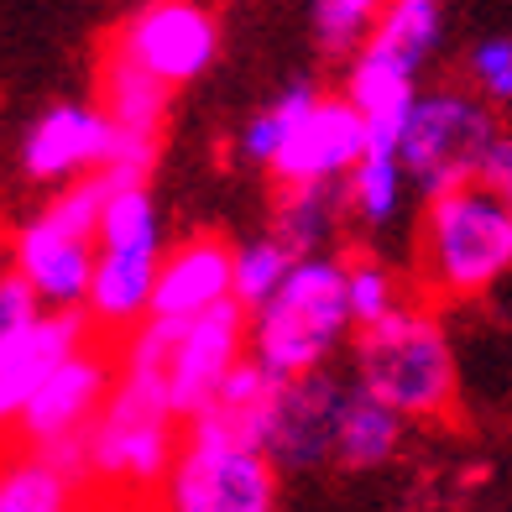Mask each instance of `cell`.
Returning a JSON list of instances; mask_svg holds the SVG:
<instances>
[{
	"instance_id": "obj_1",
	"label": "cell",
	"mask_w": 512,
	"mask_h": 512,
	"mask_svg": "<svg viewBox=\"0 0 512 512\" xmlns=\"http://www.w3.org/2000/svg\"><path fill=\"white\" fill-rule=\"evenodd\" d=\"M413 283L429 304H476L512 283V215L486 183L424 199L413 230Z\"/></svg>"
},
{
	"instance_id": "obj_2",
	"label": "cell",
	"mask_w": 512,
	"mask_h": 512,
	"mask_svg": "<svg viewBox=\"0 0 512 512\" xmlns=\"http://www.w3.org/2000/svg\"><path fill=\"white\" fill-rule=\"evenodd\" d=\"M351 382L387 408H398L408 424H434L455 408L460 392V361L450 324L439 319L429 298H408V304L361 330L351 340Z\"/></svg>"
},
{
	"instance_id": "obj_3",
	"label": "cell",
	"mask_w": 512,
	"mask_h": 512,
	"mask_svg": "<svg viewBox=\"0 0 512 512\" xmlns=\"http://www.w3.org/2000/svg\"><path fill=\"white\" fill-rule=\"evenodd\" d=\"M345 335H356L351 314V262L304 256L288 283L251 314V361L277 382L330 371Z\"/></svg>"
},
{
	"instance_id": "obj_4",
	"label": "cell",
	"mask_w": 512,
	"mask_h": 512,
	"mask_svg": "<svg viewBox=\"0 0 512 512\" xmlns=\"http://www.w3.org/2000/svg\"><path fill=\"white\" fill-rule=\"evenodd\" d=\"M115 361H121V371L162 382L178 418L189 424L230 382V371L251 361V314L230 298L199 319H147L121 340Z\"/></svg>"
},
{
	"instance_id": "obj_5",
	"label": "cell",
	"mask_w": 512,
	"mask_h": 512,
	"mask_svg": "<svg viewBox=\"0 0 512 512\" xmlns=\"http://www.w3.org/2000/svg\"><path fill=\"white\" fill-rule=\"evenodd\" d=\"M105 178H84L48 194L11 230V272L37 293L42 309H84L100 262Z\"/></svg>"
},
{
	"instance_id": "obj_6",
	"label": "cell",
	"mask_w": 512,
	"mask_h": 512,
	"mask_svg": "<svg viewBox=\"0 0 512 512\" xmlns=\"http://www.w3.org/2000/svg\"><path fill=\"white\" fill-rule=\"evenodd\" d=\"M178 429H189V424L178 418L162 382L121 371L105 413L95 418V429L84 439V481L121 486V492H152V486L162 492V481H168V471L178 465V450H183Z\"/></svg>"
},
{
	"instance_id": "obj_7",
	"label": "cell",
	"mask_w": 512,
	"mask_h": 512,
	"mask_svg": "<svg viewBox=\"0 0 512 512\" xmlns=\"http://www.w3.org/2000/svg\"><path fill=\"white\" fill-rule=\"evenodd\" d=\"M110 189V183H105ZM162 215L147 183L105 194V220H100V262L89 283V324L95 330H121L131 335L136 324L152 319V293L162 272Z\"/></svg>"
},
{
	"instance_id": "obj_8",
	"label": "cell",
	"mask_w": 512,
	"mask_h": 512,
	"mask_svg": "<svg viewBox=\"0 0 512 512\" xmlns=\"http://www.w3.org/2000/svg\"><path fill=\"white\" fill-rule=\"evenodd\" d=\"M502 142L497 115L476 89H429L403 131V173L418 199H439L465 183H481L486 157Z\"/></svg>"
},
{
	"instance_id": "obj_9",
	"label": "cell",
	"mask_w": 512,
	"mask_h": 512,
	"mask_svg": "<svg viewBox=\"0 0 512 512\" xmlns=\"http://www.w3.org/2000/svg\"><path fill=\"white\" fill-rule=\"evenodd\" d=\"M89 335H95V324L84 309H42L16 272L0 277V418L16 424L32 392L58 366L89 351Z\"/></svg>"
},
{
	"instance_id": "obj_10",
	"label": "cell",
	"mask_w": 512,
	"mask_h": 512,
	"mask_svg": "<svg viewBox=\"0 0 512 512\" xmlns=\"http://www.w3.org/2000/svg\"><path fill=\"white\" fill-rule=\"evenodd\" d=\"M283 471L262 445L183 429L178 465L162 481V512H277Z\"/></svg>"
},
{
	"instance_id": "obj_11",
	"label": "cell",
	"mask_w": 512,
	"mask_h": 512,
	"mask_svg": "<svg viewBox=\"0 0 512 512\" xmlns=\"http://www.w3.org/2000/svg\"><path fill=\"white\" fill-rule=\"evenodd\" d=\"M115 377H121V366L100 345H89L68 366H58L32 392V403L16 413V434L27 445V455H48L74 481H84V439L95 429V418L105 413Z\"/></svg>"
},
{
	"instance_id": "obj_12",
	"label": "cell",
	"mask_w": 512,
	"mask_h": 512,
	"mask_svg": "<svg viewBox=\"0 0 512 512\" xmlns=\"http://www.w3.org/2000/svg\"><path fill=\"white\" fill-rule=\"evenodd\" d=\"M366 147H371V136H366L361 110L345 95H319L293 121L267 178L277 189H345V178L356 173Z\"/></svg>"
},
{
	"instance_id": "obj_13",
	"label": "cell",
	"mask_w": 512,
	"mask_h": 512,
	"mask_svg": "<svg viewBox=\"0 0 512 512\" xmlns=\"http://www.w3.org/2000/svg\"><path fill=\"white\" fill-rule=\"evenodd\" d=\"M110 48H121L131 63H142L157 84H194L220 53L215 16L194 0H147L142 11L126 16Z\"/></svg>"
},
{
	"instance_id": "obj_14",
	"label": "cell",
	"mask_w": 512,
	"mask_h": 512,
	"mask_svg": "<svg viewBox=\"0 0 512 512\" xmlns=\"http://www.w3.org/2000/svg\"><path fill=\"white\" fill-rule=\"evenodd\" d=\"M115 147V126L100 105L89 100H58L37 115V121L21 131V173L32 183H48V189H68V183L100 178Z\"/></svg>"
},
{
	"instance_id": "obj_15",
	"label": "cell",
	"mask_w": 512,
	"mask_h": 512,
	"mask_svg": "<svg viewBox=\"0 0 512 512\" xmlns=\"http://www.w3.org/2000/svg\"><path fill=\"white\" fill-rule=\"evenodd\" d=\"M345 398H351V382L335 377V371H314V377H293L277 387L272 424H267V455L277 471L335 465V434H340Z\"/></svg>"
},
{
	"instance_id": "obj_16",
	"label": "cell",
	"mask_w": 512,
	"mask_h": 512,
	"mask_svg": "<svg viewBox=\"0 0 512 512\" xmlns=\"http://www.w3.org/2000/svg\"><path fill=\"white\" fill-rule=\"evenodd\" d=\"M236 298V246L220 236H189L168 246L152 293V319H199Z\"/></svg>"
},
{
	"instance_id": "obj_17",
	"label": "cell",
	"mask_w": 512,
	"mask_h": 512,
	"mask_svg": "<svg viewBox=\"0 0 512 512\" xmlns=\"http://www.w3.org/2000/svg\"><path fill=\"white\" fill-rule=\"evenodd\" d=\"M277 387L283 382L267 377L256 361H241L236 371H230V382L189 418V429L194 434H220V439H246V445L267 450V424H272Z\"/></svg>"
},
{
	"instance_id": "obj_18",
	"label": "cell",
	"mask_w": 512,
	"mask_h": 512,
	"mask_svg": "<svg viewBox=\"0 0 512 512\" xmlns=\"http://www.w3.org/2000/svg\"><path fill=\"white\" fill-rule=\"evenodd\" d=\"M403 439H408V418L351 382V398H345V413H340V434H335L340 471H351V476L382 471V465L398 460Z\"/></svg>"
},
{
	"instance_id": "obj_19",
	"label": "cell",
	"mask_w": 512,
	"mask_h": 512,
	"mask_svg": "<svg viewBox=\"0 0 512 512\" xmlns=\"http://www.w3.org/2000/svg\"><path fill=\"white\" fill-rule=\"evenodd\" d=\"M413 194V183L403 173L398 152H366L356 162V173L345 178V220H356L366 236H382L403 220V204Z\"/></svg>"
},
{
	"instance_id": "obj_20",
	"label": "cell",
	"mask_w": 512,
	"mask_h": 512,
	"mask_svg": "<svg viewBox=\"0 0 512 512\" xmlns=\"http://www.w3.org/2000/svg\"><path fill=\"white\" fill-rule=\"evenodd\" d=\"M345 220V189H277L272 236L298 256H330V241Z\"/></svg>"
},
{
	"instance_id": "obj_21",
	"label": "cell",
	"mask_w": 512,
	"mask_h": 512,
	"mask_svg": "<svg viewBox=\"0 0 512 512\" xmlns=\"http://www.w3.org/2000/svg\"><path fill=\"white\" fill-rule=\"evenodd\" d=\"M439 37H445V11H439V0H392L361 48L387 53V58H398V63L424 74V63L439 53Z\"/></svg>"
},
{
	"instance_id": "obj_22",
	"label": "cell",
	"mask_w": 512,
	"mask_h": 512,
	"mask_svg": "<svg viewBox=\"0 0 512 512\" xmlns=\"http://www.w3.org/2000/svg\"><path fill=\"white\" fill-rule=\"evenodd\" d=\"M74 497H79V481L48 455L21 450L0 471V512H74Z\"/></svg>"
},
{
	"instance_id": "obj_23",
	"label": "cell",
	"mask_w": 512,
	"mask_h": 512,
	"mask_svg": "<svg viewBox=\"0 0 512 512\" xmlns=\"http://www.w3.org/2000/svg\"><path fill=\"white\" fill-rule=\"evenodd\" d=\"M309 100H319V89H314V84H288L283 95H272V100L241 126V136H236L241 162H251V168H262V173H267V168H272V157L283 152L293 121L309 110Z\"/></svg>"
},
{
	"instance_id": "obj_24",
	"label": "cell",
	"mask_w": 512,
	"mask_h": 512,
	"mask_svg": "<svg viewBox=\"0 0 512 512\" xmlns=\"http://www.w3.org/2000/svg\"><path fill=\"white\" fill-rule=\"evenodd\" d=\"M304 262L293 246H283L267 230V236H251V241H241L236 246V304L246 309V314H256L267 304V298L288 283V272Z\"/></svg>"
},
{
	"instance_id": "obj_25",
	"label": "cell",
	"mask_w": 512,
	"mask_h": 512,
	"mask_svg": "<svg viewBox=\"0 0 512 512\" xmlns=\"http://www.w3.org/2000/svg\"><path fill=\"white\" fill-rule=\"evenodd\" d=\"M408 304L403 293V277L392 272L387 262H377V256H356L351 262V314H356V335L371 330V324L392 319Z\"/></svg>"
},
{
	"instance_id": "obj_26",
	"label": "cell",
	"mask_w": 512,
	"mask_h": 512,
	"mask_svg": "<svg viewBox=\"0 0 512 512\" xmlns=\"http://www.w3.org/2000/svg\"><path fill=\"white\" fill-rule=\"evenodd\" d=\"M392 0H314V32L330 53H356Z\"/></svg>"
},
{
	"instance_id": "obj_27",
	"label": "cell",
	"mask_w": 512,
	"mask_h": 512,
	"mask_svg": "<svg viewBox=\"0 0 512 512\" xmlns=\"http://www.w3.org/2000/svg\"><path fill=\"white\" fill-rule=\"evenodd\" d=\"M471 89L486 105H512V37H486L465 58Z\"/></svg>"
},
{
	"instance_id": "obj_28",
	"label": "cell",
	"mask_w": 512,
	"mask_h": 512,
	"mask_svg": "<svg viewBox=\"0 0 512 512\" xmlns=\"http://www.w3.org/2000/svg\"><path fill=\"white\" fill-rule=\"evenodd\" d=\"M481 183H486V189H492L502 204H507V215H512V131H502V142L492 147V157H486Z\"/></svg>"
}]
</instances>
